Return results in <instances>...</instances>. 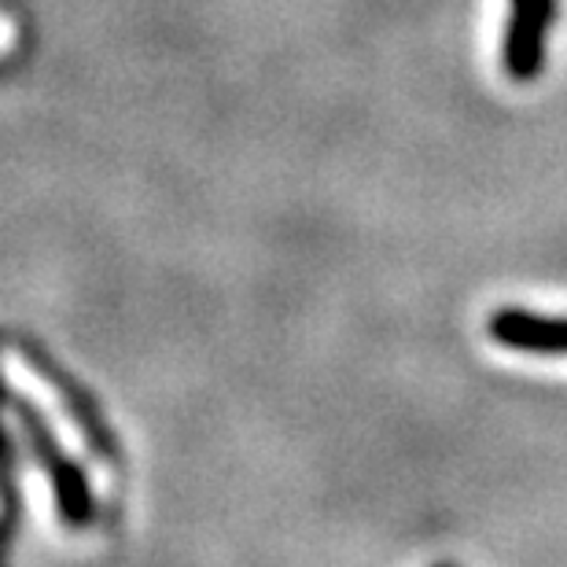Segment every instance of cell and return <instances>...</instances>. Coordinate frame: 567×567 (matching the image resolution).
Masks as SVG:
<instances>
[{
	"label": "cell",
	"instance_id": "6da1fadb",
	"mask_svg": "<svg viewBox=\"0 0 567 567\" xmlns=\"http://www.w3.org/2000/svg\"><path fill=\"white\" fill-rule=\"evenodd\" d=\"M11 413L19 416L30 453L38 457L44 475H49L52 494H55V508H60L63 524L71 527V530L89 527V524H93V516H96V497H93V486H89L82 468H78V464L66 457L63 446H60V439L52 435V427L41 421V413L33 410L27 399L11 394Z\"/></svg>",
	"mask_w": 567,
	"mask_h": 567
},
{
	"label": "cell",
	"instance_id": "7a4b0ae2",
	"mask_svg": "<svg viewBox=\"0 0 567 567\" xmlns=\"http://www.w3.org/2000/svg\"><path fill=\"white\" fill-rule=\"evenodd\" d=\"M553 22V0H508V22L502 41V63L516 82H535L546 66V41Z\"/></svg>",
	"mask_w": 567,
	"mask_h": 567
},
{
	"label": "cell",
	"instance_id": "3957f363",
	"mask_svg": "<svg viewBox=\"0 0 567 567\" xmlns=\"http://www.w3.org/2000/svg\"><path fill=\"white\" fill-rule=\"evenodd\" d=\"M494 343L524 354H567V317H542L527 310H497L486 324Z\"/></svg>",
	"mask_w": 567,
	"mask_h": 567
},
{
	"label": "cell",
	"instance_id": "277c9868",
	"mask_svg": "<svg viewBox=\"0 0 567 567\" xmlns=\"http://www.w3.org/2000/svg\"><path fill=\"white\" fill-rule=\"evenodd\" d=\"M22 354H27V361H33V365H38V372L44 380L52 383L55 391L63 394V402H66V413L74 416V424L82 427V435H85V442L89 446H93L100 457L104 461H118V442L111 439V431H107V424L100 421V413H96V405H93V399H89L85 391H78L74 388V380L66 377L63 369H55V361H49L41 354L38 347H27L22 350Z\"/></svg>",
	"mask_w": 567,
	"mask_h": 567
}]
</instances>
